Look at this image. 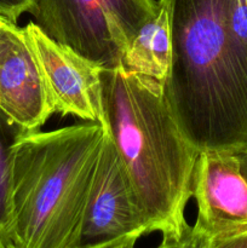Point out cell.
Returning a JSON list of instances; mask_svg holds the SVG:
<instances>
[{"label":"cell","instance_id":"cell-1","mask_svg":"<svg viewBox=\"0 0 247 248\" xmlns=\"http://www.w3.org/2000/svg\"><path fill=\"white\" fill-rule=\"evenodd\" d=\"M232 0H167L170 67L162 87L174 120L199 150L247 145V68L228 15Z\"/></svg>","mask_w":247,"mask_h":248},{"label":"cell","instance_id":"cell-2","mask_svg":"<svg viewBox=\"0 0 247 248\" xmlns=\"http://www.w3.org/2000/svg\"><path fill=\"white\" fill-rule=\"evenodd\" d=\"M102 121L121 157L152 232H179L193 196L199 150L186 140L161 82L121 65L101 72Z\"/></svg>","mask_w":247,"mask_h":248},{"label":"cell","instance_id":"cell-3","mask_svg":"<svg viewBox=\"0 0 247 248\" xmlns=\"http://www.w3.org/2000/svg\"><path fill=\"white\" fill-rule=\"evenodd\" d=\"M103 125L28 131L14 147V248H79L103 147Z\"/></svg>","mask_w":247,"mask_h":248},{"label":"cell","instance_id":"cell-4","mask_svg":"<svg viewBox=\"0 0 247 248\" xmlns=\"http://www.w3.org/2000/svg\"><path fill=\"white\" fill-rule=\"evenodd\" d=\"M150 232L149 222L106 130L79 248H97L128 235L140 237Z\"/></svg>","mask_w":247,"mask_h":248},{"label":"cell","instance_id":"cell-5","mask_svg":"<svg viewBox=\"0 0 247 248\" xmlns=\"http://www.w3.org/2000/svg\"><path fill=\"white\" fill-rule=\"evenodd\" d=\"M193 196L198 206L194 227L211 240L247 232V179L236 154L220 150L199 153Z\"/></svg>","mask_w":247,"mask_h":248},{"label":"cell","instance_id":"cell-6","mask_svg":"<svg viewBox=\"0 0 247 248\" xmlns=\"http://www.w3.org/2000/svg\"><path fill=\"white\" fill-rule=\"evenodd\" d=\"M0 110L27 131L56 113L28 34L11 21L0 35Z\"/></svg>","mask_w":247,"mask_h":248},{"label":"cell","instance_id":"cell-7","mask_svg":"<svg viewBox=\"0 0 247 248\" xmlns=\"http://www.w3.org/2000/svg\"><path fill=\"white\" fill-rule=\"evenodd\" d=\"M24 29L40 63L56 113L101 124L103 68L51 39L34 22Z\"/></svg>","mask_w":247,"mask_h":248},{"label":"cell","instance_id":"cell-8","mask_svg":"<svg viewBox=\"0 0 247 248\" xmlns=\"http://www.w3.org/2000/svg\"><path fill=\"white\" fill-rule=\"evenodd\" d=\"M31 14L46 35L81 57L104 69L121 65L103 0H34Z\"/></svg>","mask_w":247,"mask_h":248},{"label":"cell","instance_id":"cell-9","mask_svg":"<svg viewBox=\"0 0 247 248\" xmlns=\"http://www.w3.org/2000/svg\"><path fill=\"white\" fill-rule=\"evenodd\" d=\"M170 17L167 0L157 1V12L133 38L121 56V67L164 84L170 67Z\"/></svg>","mask_w":247,"mask_h":248},{"label":"cell","instance_id":"cell-10","mask_svg":"<svg viewBox=\"0 0 247 248\" xmlns=\"http://www.w3.org/2000/svg\"><path fill=\"white\" fill-rule=\"evenodd\" d=\"M28 131L0 110V248L11 246L14 147Z\"/></svg>","mask_w":247,"mask_h":248},{"label":"cell","instance_id":"cell-11","mask_svg":"<svg viewBox=\"0 0 247 248\" xmlns=\"http://www.w3.org/2000/svg\"><path fill=\"white\" fill-rule=\"evenodd\" d=\"M121 52L127 48L139 29L156 15V0H103Z\"/></svg>","mask_w":247,"mask_h":248},{"label":"cell","instance_id":"cell-12","mask_svg":"<svg viewBox=\"0 0 247 248\" xmlns=\"http://www.w3.org/2000/svg\"><path fill=\"white\" fill-rule=\"evenodd\" d=\"M228 23L235 48L247 68V0H232Z\"/></svg>","mask_w":247,"mask_h":248},{"label":"cell","instance_id":"cell-13","mask_svg":"<svg viewBox=\"0 0 247 248\" xmlns=\"http://www.w3.org/2000/svg\"><path fill=\"white\" fill-rule=\"evenodd\" d=\"M211 239L196 229L186 224L176 234L162 235V240L155 248H207Z\"/></svg>","mask_w":247,"mask_h":248},{"label":"cell","instance_id":"cell-14","mask_svg":"<svg viewBox=\"0 0 247 248\" xmlns=\"http://www.w3.org/2000/svg\"><path fill=\"white\" fill-rule=\"evenodd\" d=\"M34 0H0V15L17 23L24 12L33 11Z\"/></svg>","mask_w":247,"mask_h":248},{"label":"cell","instance_id":"cell-15","mask_svg":"<svg viewBox=\"0 0 247 248\" xmlns=\"http://www.w3.org/2000/svg\"><path fill=\"white\" fill-rule=\"evenodd\" d=\"M207 248H247V232L223 239H212Z\"/></svg>","mask_w":247,"mask_h":248},{"label":"cell","instance_id":"cell-16","mask_svg":"<svg viewBox=\"0 0 247 248\" xmlns=\"http://www.w3.org/2000/svg\"><path fill=\"white\" fill-rule=\"evenodd\" d=\"M138 239H139V236H137V235H128V236L120 237V239L114 240V241L108 242V244L97 248H136Z\"/></svg>","mask_w":247,"mask_h":248},{"label":"cell","instance_id":"cell-17","mask_svg":"<svg viewBox=\"0 0 247 248\" xmlns=\"http://www.w3.org/2000/svg\"><path fill=\"white\" fill-rule=\"evenodd\" d=\"M236 156H237V160H239L240 170H241L242 174H244L247 179V145L244 150L237 153Z\"/></svg>","mask_w":247,"mask_h":248},{"label":"cell","instance_id":"cell-18","mask_svg":"<svg viewBox=\"0 0 247 248\" xmlns=\"http://www.w3.org/2000/svg\"><path fill=\"white\" fill-rule=\"evenodd\" d=\"M9 22H10L9 19L5 18L4 16H1V15H0V35H1V33L4 31L5 27L7 26V23H9Z\"/></svg>","mask_w":247,"mask_h":248},{"label":"cell","instance_id":"cell-19","mask_svg":"<svg viewBox=\"0 0 247 248\" xmlns=\"http://www.w3.org/2000/svg\"><path fill=\"white\" fill-rule=\"evenodd\" d=\"M7 248H14V247H12V246H10V247H7Z\"/></svg>","mask_w":247,"mask_h":248}]
</instances>
